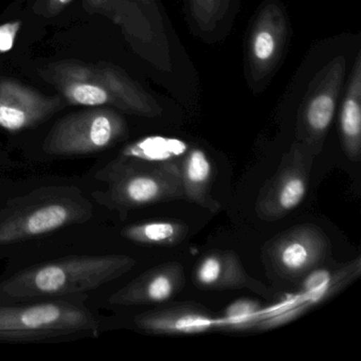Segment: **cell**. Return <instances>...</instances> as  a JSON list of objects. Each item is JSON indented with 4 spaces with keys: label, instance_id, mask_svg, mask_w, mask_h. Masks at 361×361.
I'll use <instances>...</instances> for the list:
<instances>
[{
    "label": "cell",
    "instance_id": "obj_23",
    "mask_svg": "<svg viewBox=\"0 0 361 361\" xmlns=\"http://www.w3.org/2000/svg\"><path fill=\"white\" fill-rule=\"evenodd\" d=\"M22 29V22L6 23L0 26V54H6L13 48L18 32Z\"/></svg>",
    "mask_w": 361,
    "mask_h": 361
},
{
    "label": "cell",
    "instance_id": "obj_21",
    "mask_svg": "<svg viewBox=\"0 0 361 361\" xmlns=\"http://www.w3.org/2000/svg\"><path fill=\"white\" fill-rule=\"evenodd\" d=\"M187 149V145L181 141L149 137L130 143L119 156L145 161H177Z\"/></svg>",
    "mask_w": 361,
    "mask_h": 361
},
{
    "label": "cell",
    "instance_id": "obj_12",
    "mask_svg": "<svg viewBox=\"0 0 361 361\" xmlns=\"http://www.w3.org/2000/svg\"><path fill=\"white\" fill-rule=\"evenodd\" d=\"M63 107L58 97L45 96L13 80H0V128L8 132L33 128Z\"/></svg>",
    "mask_w": 361,
    "mask_h": 361
},
{
    "label": "cell",
    "instance_id": "obj_9",
    "mask_svg": "<svg viewBox=\"0 0 361 361\" xmlns=\"http://www.w3.org/2000/svg\"><path fill=\"white\" fill-rule=\"evenodd\" d=\"M346 61L336 56L316 75L305 92L297 120L298 141L316 156L335 118L338 99L343 88Z\"/></svg>",
    "mask_w": 361,
    "mask_h": 361
},
{
    "label": "cell",
    "instance_id": "obj_22",
    "mask_svg": "<svg viewBox=\"0 0 361 361\" xmlns=\"http://www.w3.org/2000/svg\"><path fill=\"white\" fill-rule=\"evenodd\" d=\"M263 312L257 302L242 299L228 306L221 319H217V327L230 331H247L259 326Z\"/></svg>",
    "mask_w": 361,
    "mask_h": 361
},
{
    "label": "cell",
    "instance_id": "obj_20",
    "mask_svg": "<svg viewBox=\"0 0 361 361\" xmlns=\"http://www.w3.org/2000/svg\"><path fill=\"white\" fill-rule=\"evenodd\" d=\"M189 228L179 221H155L134 224L121 231V235L135 244L175 246L187 238Z\"/></svg>",
    "mask_w": 361,
    "mask_h": 361
},
{
    "label": "cell",
    "instance_id": "obj_15",
    "mask_svg": "<svg viewBox=\"0 0 361 361\" xmlns=\"http://www.w3.org/2000/svg\"><path fill=\"white\" fill-rule=\"evenodd\" d=\"M198 286L209 289L249 288L259 291L264 286L253 280L243 267L238 255L229 250L209 253L196 268Z\"/></svg>",
    "mask_w": 361,
    "mask_h": 361
},
{
    "label": "cell",
    "instance_id": "obj_13",
    "mask_svg": "<svg viewBox=\"0 0 361 361\" xmlns=\"http://www.w3.org/2000/svg\"><path fill=\"white\" fill-rule=\"evenodd\" d=\"M185 274L177 262H169L143 272L109 297V303L118 306L164 303L185 286Z\"/></svg>",
    "mask_w": 361,
    "mask_h": 361
},
{
    "label": "cell",
    "instance_id": "obj_17",
    "mask_svg": "<svg viewBox=\"0 0 361 361\" xmlns=\"http://www.w3.org/2000/svg\"><path fill=\"white\" fill-rule=\"evenodd\" d=\"M178 168L185 200L211 212H219L221 206L211 193L212 166L207 154L197 147L187 149L179 158Z\"/></svg>",
    "mask_w": 361,
    "mask_h": 361
},
{
    "label": "cell",
    "instance_id": "obj_25",
    "mask_svg": "<svg viewBox=\"0 0 361 361\" xmlns=\"http://www.w3.org/2000/svg\"><path fill=\"white\" fill-rule=\"evenodd\" d=\"M73 0H48V16H54L71 5Z\"/></svg>",
    "mask_w": 361,
    "mask_h": 361
},
{
    "label": "cell",
    "instance_id": "obj_5",
    "mask_svg": "<svg viewBox=\"0 0 361 361\" xmlns=\"http://www.w3.org/2000/svg\"><path fill=\"white\" fill-rule=\"evenodd\" d=\"M99 320L84 304L66 300L0 304V341H39L97 333Z\"/></svg>",
    "mask_w": 361,
    "mask_h": 361
},
{
    "label": "cell",
    "instance_id": "obj_7",
    "mask_svg": "<svg viewBox=\"0 0 361 361\" xmlns=\"http://www.w3.org/2000/svg\"><path fill=\"white\" fill-rule=\"evenodd\" d=\"M128 134L124 118L111 107H90L59 120L48 133L43 149L54 156L99 153Z\"/></svg>",
    "mask_w": 361,
    "mask_h": 361
},
{
    "label": "cell",
    "instance_id": "obj_8",
    "mask_svg": "<svg viewBox=\"0 0 361 361\" xmlns=\"http://www.w3.org/2000/svg\"><path fill=\"white\" fill-rule=\"evenodd\" d=\"M290 39L288 16L278 0H266L255 16L246 43L249 85L261 90L284 60Z\"/></svg>",
    "mask_w": 361,
    "mask_h": 361
},
{
    "label": "cell",
    "instance_id": "obj_14",
    "mask_svg": "<svg viewBox=\"0 0 361 361\" xmlns=\"http://www.w3.org/2000/svg\"><path fill=\"white\" fill-rule=\"evenodd\" d=\"M135 324L149 333L190 335L217 327V319L206 308L180 305L138 314L135 318Z\"/></svg>",
    "mask_w": 361,
    "mask_h": 361
},
{
    "label": "cell",
    "instance_id": "obj_16",
    "mask_svg": "<svg viewBox=\"0 0 361 361\" xmlns=\"http://www.w3.org/2000/svg\"><path fill=\"white\" fill-rule=\"evenodd\" d=\"M242 0H183L185 16L196 35L214 43L227 35Z\"/></svg>",
    "mask_w": 361,
    "mask_h": 361
},
{
    "label": "cell",
    "instance_id": "obj_6",
    "mask_svg": "<svg viewBox=\"0 0 361 361\" xmlns=\"http://www.w3.org/2000/svg\"><path fill=\"white\" fill-rule=\"evenodd\" d=\"M85 11L121 29L133 49L158 71H172L164 11L158 0H83Z\"/></svg>",
    "mask_w": 361,
    "mask_h": 361
},
{
    "label": "cell",
    "instance_id": "obj_24",
    "mask_svg": "<svg viewBox=\"0 0 361 361\" xmlns=\"http://www.w3.org/2000/svg\"><path fill=\"white\" fill-rule=\"evenodd\" d=\"M304 307H293V310H286L285 312H281L279 316L274 314V316L270 317V318H262L259 321V326L264 327V329H271V327H276L279 325L285 324V323L289 322L293 319L297 318L300 314L303 312Z\"/></svg>",
    "mask_w": 361,
    "mask_h": 361
},
{
    "label": "cell",
    "instance_id": "obj_3",
    "mask_svg": "<svg viewBox=\"0 0 361 361\" xmlns=\"http://www.w3.org/2000/svg\"><path fill=\"white\" fill-rule=\"evenodd\" d=\"M92 215V202L77 188H41L10 200L0 211V246L80 225L90 221Z\"/></svg>",
    "mask_w": 361,
    "mask_h": 361
},
{
    "label": "cell",
    "instance_id": "obj_18",
    "mask_svg": "<svg viewBox=\"0 0 361 361\" xmlns=\"http://www.w3.org/2000/svg\"><path fill=\"white\" fill-rule=\"evenodd\" d=\"M340 135L342 147L353 161L360 158L361 153V54L355 59L348 75L345 92L339 113Z\"/></svg>",
    "mask_w": 361,
    "mask_h": 361
},
{
    "label": "cell",
    "instance_id": "obj_10",
    "mask_svg": "<svg viewBox=\"0 0 361 361\" xmlns=\"http://www.w3.org/2000/svg\"><path fill=\"white\" fill-rule=\"evenodd\" d=\"M312 158L314 156L299 141L291 145L283 156L276 174L259 192L255 211L262 219L278 221L303 202Z\"/></svg>",
    "mask_w": 361,
    "mask_h": 361
},
{
    "label": "cell",
    "instance_id": "obj_4",
    "mask_svg": "<svg viewBox=\"0 0 361 361\" xmlns=\"http://www.w3.org/2000/svg\"><path fill=\"white\" fill-rule=\"evenodd\" d=\"M178 160L145 161L118 156L96 174L107 183L99 202L114 210L128 211L185 200Z\"/></svg>",
    "mask_w": 361,
    "mask_h": 361
},
{
    "label": "cell",
    "instance_id": "obj_11",
    "mask_svg": "<svg viewBox=\"0 0 361 361\" xmlns=\"http://www.w3.org/2000/svg\"><path fill=\"white\" fill-rule=\"evenodd\" d=\"M331 252L324 232L316 225H300L283 233L270 249L272 263L286 278L305 276Z\"/></svg>",
    "mask_w": 361,
    "mask_h": 361
},
{
    "label": "cell",
    "instance_id": "obj_2",
    "mask_svg": "<svg viewBox=\"0 0 361 361\" xmlns=\"http://www.w3.org/2000/svg\"><path fill=\"white\" fill-rule=\"evenodd\" d=\"M126 255H73L22 270L0 282V302L78 295L121 278L136 266Z\"/></svg>",
    "mask_w": 361,
    "mask_h": 361
},
{
    "label": "cell",
    "instance_id": "obj_1",
    "mask_svg": "<svg viewBox=\"0 0 361 361\" xmlns=\"http://www.w3.org/2000/svg\"><path fill=\"white\" fill-rule=\"evenodd\" d=\"M41 75L71 105L114 107L143 118L162 114L159 103L140 84L111 63L58 61L42 69Z\"/></svg>",
    "mask_w": 361,
    "mask_h": 361
},
{
    "label": "cell",
    "instance_id": "obj_19",
    "mask_svg": "<svg viewBox=\"0 0 361 361\" xmlns=\"http://www.w3.org/2000/svg\"><path fill=\"white\" fill-rule=\"evenodd\" d=\"M360 272V259L356 264H348L335 270L317 267L308 272L304 279L303 298L310 304L319 303L335 293L339 287L353 280Z\"/></svg>",
    "mask_w": 361,
    "mask_h": 361
}]
</instances>
